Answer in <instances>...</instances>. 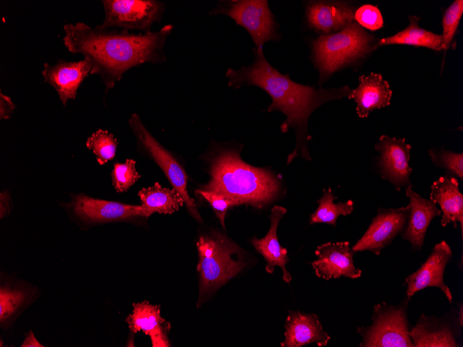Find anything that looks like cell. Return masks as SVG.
I'll return each instance as SVG.
<instances>
[{
    "instance_id": "obj_16",
    "label": "cell",
    "mask_w": 463,
    "mask_h": 347,
    "mask_svg": "<svg viewBox=\"0 0 463 347\" xmlns=\"http://www.w3.org/2000/svg\"><path fill=\"white\" fill-rule=\"evenodd\" d=\"M354 8L345 1H309L306 17L308 25L315 30L329 35L343 30L354 19Z\"/></svg>"
},
{
    "instance_id": "obj_25",
    "label": "cell",
    "mask_w": 463,
    "mask_h": 347,
    "mask_svg": "<svg viewBox=\"0 0 463 347\" xmlns=\"http://www.w3.org/2000/svg\"><path fill=\"white\" fill-rule=\"evenodd\" d=\"M131 332L140 331L146 335L159 328L166 323L161 317L160 306L150 304L148 301L133 303V311L126 319Z\"/></svg>"
},
{
    "instance_id": "obj_32",
    "label": "cell",
    "mask_w": 463,
    "mask_h": 347,
    "mask_svg": "<svg viewBox=\"0 0 463 347\" xmlns=\"http://www.w3.org/2000/svg\"><path fill=\"white\" fill-rule=\"evenodd\" d=\"M196 193L204 198L211 206L221 226L225 229V216L227 211L231 207L240 205L237 202L211 191L198 189Z\"/></svg>"
},
{
    "instance_id": "obj_27",
    "label": "cell",
    "mask_w": 463,
    "mask_h": 347,
    "mask_svg": "<svg viewBox=\"0 0 463 347\" xmlns=\"http://www.w3.org/2000/svg\"><path fill=\"white\" fill-rule=\"evenodd\" d=\"M118 141L107 130L98 129L86 141V147L96 157L100 165H104L116 155Z\"/></svg>"
},
{
    "instance_id": "obj_24",
    "label": "cell",
    "mask_w": 463,
    "mask_h": 347,
    "mask_svg": "<svg viewBox=\"0 0 463 347\" xmlns=\"http://www.w3.org/2000/svg\"><path fill=\"white\" fill-rule=\"evenodd\" d=\"M419 18L410 17V24L407 28L398 33L378 41L377 46L387 44H405L422 46L435 51L442 49V36L421 28L418 25Z\"/></svg>"
},
{
    "instance_id": "obj_6",
    "label": "cell",
    "mask_w": 463,
    "mask_h": 347,
    "mask_svg": "<svg viewBox=\"0 0 463 347\" xmlns=\"http://www.w3.org/2000/svg\"><path fill=\"white\" fill-rule=\"evenodd\" d=\"M410 299L397 305L382 302L374 305L372 323L367 327H358L362 347H414L410 335L407 308Z\"/></svg>"
},
{
    "instance_id": "obj_20",
    "label": "cell",
    "mask_w": 463,
    "mask_h": 347,
    "mask_svg": "<svg viewBox=\"0 0 463 347\" xmlns=\"http://www.w3.org/2000/svg\"><path fill=\"white\" fill-rule=\"evenodd\" d=\"M392 91L387 81L380 73H371L358 78V86L351 90L348 98L356 103V112L367 118L372 110L390 105Z\"/></svg>"
},
{
    "instance_id": "obj_35",
    "label": "cell",
    "mask_w": 463,
    "mask_h": 347,
    "mask_svg": "<svg viewBox=\"0 0 463 347\" xmlns=\"http://www.w3.org/2000/svg\"><path fill=\"white\" fill-rule=\"evenodd\" d=\"M15 106L10 97L0 93V119H9Z\"/></svg>"
},
{
    "instance_id": "obj_28",
    "label": "cell",
    "mask_w": 463,
    "mask_h": 347,
    "mask_svg": "<svg viewBox=\"0 0 463 347\" xmlns=\"http://www.w3.org/2000/svg\"><path fill=\"white\" fill-rule=\"evenodd\" d=\"M28 297L26 291L1 287L0 289V321L6 323L21 308Z\"/></svg>"
},
{
    "instance_id": "obj_4",
    "label": "cell",
    "mask_w": 463,
    "mask_h": 347,
    "mask_svg": "<svg viewBox=\"0 0 463 347\" xmlns=\"http://www.w3.org/2000/svg\"><path fill=\"white\" fill-rule=\"evenodd\" d=\"M196 246L199 260L200 292L198 306L238 274L247 265L242 250L221 233L199 237Z\"/></svg>"
},
{
    "instance_id": "obj_15",
    "label": "cell",
    "mask_w": 463,
    "mask_h": 347,
    "mask_svg": "<svg viewBox=\"0 0 463 347\" xmlns=\"http://www.w3.org/2000/svg\"><path fill=\"white\" fill-rule=\"evenodd\" d=\"M349 245V242H329L318 246L315 251L317 259L311 263L315 274L325 280L360 277L362 272L354 266V252Z\"/></svg>"
},
{
    "instance_id": "obj_19",
    "label": "cell",
    "mask_w": 463,
    "mask_h": 347,
    "mask_svg": "<svg viewBox=\"0 0 463 347\" xmlns=\"http://www.w3.org/2000/svg\"><path fill=\"white\" fill-rule=\"evenodd\" d=\"M285 328V339L281 343L282 347H301L311 343L324 346L331 339L315 314L290 312L286 320Z\"/></svg>"
},
{
    "instance_id": "obj_18",
    "label": "cell",
    "mask_w": 463,
    "mask_h": 347,
    "mask_svg": "<svg viewBox=\"0 0 463 347\" xmlns=\"http://www.w3.org/2000/svg\"><path fill=\"white\" fill-rule=\"evenodd\" d=\"M405 195L410 200V215L407 226L401 235L403 239L411 243L413 251H418L423 246L430 222L442 213L437 204L414 192L412 186L405 188Z\"/></svg>"
},
{
    "instance_id": "obj_2",
    "label": "cell",
    "mask_w": 463,
    "mask_h": 347,
    "mask_svg": "<svg viewBox=\"0 0 463 347\" xmlns=\"http://www.w3.org/2000/svg\"><path fill=\"white\" fill-rule=\"evenodd\" d=\"M253 53L254 61L250 65L227 70L228 86L235 89L256 86L267 92L272 98V104L267 111H280L286 117L280 127L281 132H287L290 127L295 132V148L288 156L287 163L298 157L311 160L308 148V143L311 140L308 130L311 114L326 102L348 97L351 89L347 86L315 89L297 83L288 73L283 74L273 67L266 60L263 51H257L254 48Z\"/></svg>"
},
{
    "instance_id": "obj_17",
    "label": "cell",
    "mask_w": 463,
    "mask_h": 347,
    "mask_svg": "<svg viewBox=\"0 0 463 347\" xmlns=\"http://www.w3.org/2000/svg\"><path fill=\"white\" fill-rule=\"evenodd\" d=\"M449 314L443 317H428L422 314L410 330L414 347H457L458 329ZM462 327V326H461Z\"/></svg>"
},
{
    "instance_id": "obj_21",
    "label": "cell",
    "mask_w": 463,
    "mask_h": 347,
    "mask_svg": "<svg viewBox=\"0 0 463 347\" xmlns=\"http://www.w3.org/2000/svg\"><path fill=\"white\" fill-rule=\"evenodd\" d=\"M430 199L440 206L442 217L441 224L452 223L455 228L459 222L463 231V195L459 190L457 179L446 175L440 177L430 186Z\"/></svg>"
},
{
    "instance_id": "obj_9",
    "label": "cell",
    "mask_w": 463,
    "mask_h": 347,
    "mask_svg": "<svg viewBox=\"0 0 463 347\" xmlns=\"http://www.w3.org/2000/svg\"><path fill=\"white\" fill-rule=\"evenodd\" d=\"M105 17L101 26L126 30L151 32L152 25L159 22L166 9L157 0H103Z\"/></svg>"
},
{
    "instance_id": "obj_7",
    "label": "cell",
    "mask_w": 463,
    "mask_h": 347,
    "mask_svg": "<svg viewBox=\"0 0 463 347\" xmlns=\"http://www.w3.org/2000/svg\"><path fill=\"white\" fill-rule=\"evenodd\" d=\"M209 14L231 17L248 32L257 51H263L267 42L281 39L279 25L267 0L221 1Z\"/></svg>"
},
{
    "instance_id": "obj_22",
    "label": "cell",
    "mask_w": 463,
    "mask_h": 347,
    "mask_svg": "<svg viewBox=\"0 0 463 347\" xmlns=\"http://www.w3.org/2000/svg\"><path fill=\"white\" fill-rule=\"evenodd\" d=\"M286 213L285 208L274 206L271 210L270 226L268 232L263 238H252L251 242L266 261V271L272 274L274 267L279 266L282 269L283 281L290 283L292 276L286 268V265L288 262V251L280 245L277 233L279 222Z\"/></svg>"
},
{
    "instance_id": "obj_26",
    "label": "cell",
    "mask_w": 463,
    "mask_h": 347,
    "mask_svg": "<svg viewBox=\"0 0 463 347\" xmlns=\"http://www.w3.org/2000/svg\"><path fill=\"white\" fill-rule=\"evenodd\" d=\"M335 199L337 197L334 196L330 188H324L322 196L317 201L319 205L317 209L310 217V224L326 223L335 226L340 215L346 216L352 213L353 201L334 204Z\"/></svg>"
},
{
    "instance_id": "obj_34",
    "label": "cell",
    "mask_w": 463,
    "mask_h": 347,
    "mask_svg": "<svg viewBox=\"0 0 463 347\" xmlns=\"http://www.w3.org/2000/svg\"><path fill=\"white\" fill-rule=\"evenodd\" d=\"M166 329V326H162L149 335L153 347L170 346Z\"/></svg>"
},
{
    "instance_id": "obj_11",
    "label": "cell",
    "mask_w": 463,
    "mask_h": 347,
    "mask_svg": "<svg viewBox=\"0 0 463 347\" xmlns=\"http://www.w3.org/2000/svg\"><path fill=\"white\" fill-rule=\"evenodd\" d=\"M375 149L380 153L377 166L381 177L398 191L402 187L412 186L410 177L412 170L409 165L411 146L405 139L382 135Z\"/></svg>"
},
{
    "instance_id": "obj_33",
    "label": "cell",
    "mask_w": 463,
    "mask_h": 347,
    "mask_svg": "<svg viewBox=\"0 0 463 347\" xmlns=\"http://www.w3.org/2000/svg\"><path fill=\"white\" fill-rule=\"evenodd\" d=\"M357 23L368 30H376L383 26L382 15L376 6L366 4L359 7L354 13Z\"/></svg>"
},
{
    "instance_id": "obj_30",
    "label": "cell",
    "mask_w": 463,
    "mask_h": 347,
    "mask_svg": "<svg viewBox=\"0 0 463 347\" xmlns=\"http://www.w3.org/2000/svg\"><path fill=\"white\" fill-rule=\"evenodd\" d=\"M135 164L136 161L132 159H126L124 163L116 162L114 164L111 176L116 192L127 191L140 178Z\"/></svg>"
},
{
    "instance_id": "obj_36",
    "label": "cell",
    "mask_w": 463,
    "mask_h": 347,
    "mask_svg": "<svg viewBox=\"0 0 463 347\" xmlns=\"http://www.w3.org/2000/svg\"><path fill=\"white\" fill-rule=\"evenodd\" d=\"M0 202V217L2 219L10 213V197L6 190L1 193Z\"/></svg>"
},
{
    "instance_id": "obj_8",
    "label": "cell",
    "mask_w": 463,
    "mask_h": 347,
    "mask_svg": "<svg viewBox=\"0 0 463 347\" xmlns=\"http://www.w3.org/2000/svg\"><path fill=\"white\" fill-rule=\"evenodd\" d=\"M139 150L152 159L163 170L166 177L186 204L188 210L199 222L202 221L195 201L187 191V176L175 158L150 133L137 114L129 119Z\"/></svg>"
},
{
    "instance_id": "obj_38",
    "label": "cell",
    "mask_w": 463,
    "mask_h": 347,
    "mask_svg": "<svg viewBox=\"0 0 463 347\" xmlns=\"http://www.w3.org/2000/svg\"><path fill=\"white\" fill-rule=\"evenodd\" d=\"M457 321L461 326L463 325V319H462V306L460 308V312H458V318Z\"/></svg>"
},
{
    "instance_id": "obj_5",
    "label": "cell",
    "mask_w": 463,
    "mask_h": 347,
    "mask_svg": "<svg viewBox=\"0 0 463 347\" xmlns=\"http://www.w3.org/2000/svg\"><path fill=\"white\" fill-rule=\"evenodd\" d=\"M376 38L357 22L343 30L322 35L312 42L314 64L319 71V84L327 80L336 71L375 49Z\"/></svg>"
},
{
    "instance_id": "obj_14",
    "label": "cell",
    "mask_w": 463,
    "mask_h": 347,
    "mask_svg": "<svg viewBox=\"0 0 463 347\" xmlns=\"http://www.w3.org/2000/svg\"><path fill=\"white\" fill-rule=\"evenodd\" d=\"M91 69V62L87 58L77 62L60 60L53 65L45 62L42 75L44 81L55 89L62 105L66 106L69 100L76 98L78 88Z\"/></svg>"
},
{
    "instance_id": "obj_10",
    "label": "cell",
    "mask_w": 463,
    "mask_h": 347,
    "mask_svg": "<svg viewBox=\"0 0 463 347\" xmlns=\"http://www.w3.org/2000/svg\"><path fill=\"white\" fill-rule=\"evenodd\" d=\"M409 215V204L397 208H379L366 232L351 250L354 253L367 250L379 255L405 229Z\"/></svg>"
},
{
    "instance_id": "obj_23",
    "label": "cell",
    "mask_w": 463,
    "mask_h": 347,
    "mask_svg": "<svg viewBox=\"0 0 463 347\" xmlns=\"http://www.w3.org/2000/svg\"><path fill=\"white\" fill-rule=\"evenodd\" d=\"M138 195L148 217L155 213L171 214L178 211L184 203L175 188H163L158 182L141 189Z\"/></svg>"
},
{
    "instance_id": "obj_37",
    "label": "cell",
    "mask_w": 463,
    "mask_h": 347,
    "mask_svg": "<svg viewBox=\"0 0 463 347\" xmlns=\"http://www.w3.org/2000/svg\"><path fill=\"white\" fill-rule=\"evenodd\" d=\"M21 347H43L44 346L41 344L35 338L33 332L30 331L25 337L24 342L22 343Z\"/></svg>"
},
{
    "instance_id": "obj_1",
    "label": "cell",
    "mask_w": 463,
    "mask_h": 347,
    "mask_svg": "<svg viewBox=\"0 0 463 347\" xmlns=\"http://www.w3.org/2000/svg\"><path fill=\"white\" fill-rule=\"evenodd\" d=\"M173 29L172 24H167L156 32L133 33L76 22L63 26V42L69 52L91 61L90 74L101 78L106 95L129 69L166 62L164 46Z\"/></svg>"
},
{
    "instance_id": "obj_13",
    "label": "cell",
    "mask_w": 463,
    "mask_h": 347,
    "mask_svg": "<svg viewBox=\"0 0 463 347\" xmlns=\"http://www.w3.org/2000/svg\"><path fill=\"white\" fill-rule=\"evenodd\" d=\"M451 258L452 251L446 241L437 244L419 269L406 277L407 297L410 299L417 292L426 287H437L452 303V294L444 282V269Z\"/></svg>"
},
{
    "instance_id": "obj_3",
    "label": "cell",
    "mask_w": 463,
    "mask_h": 347,
    "mask_svg": "<svg viewBox=\"0 0 463 347\" xmlns=\"http://www.w3.org/2000/svg\"><path fill=\"white\" fill-rule=\"evenodd\" d=\"M241 149L219 148L210 159V179L201 190L211 191L241 204L262 208L281 191L279 179L270 170L242 160Z\"/></svg>"
},
{
    "instance_id": "obj_31",
    "label": "cell",
    "mask_w": 463,
    "mask_h": 347,
    "mask_svg": "<svg viewBox=\"0 0 463 347\" xmlns=\"http://www.w3.org/2000/svg\"><path fill=\"white\" fill-rule=\"evenodd\" d=\"M432 162L446 170L448 175L463 179V154L450 150H429Z\"/></svg>"
},
{
    "instance_id": "obj_29",
    "label": "cell",
    "mask_w": 463,
    "mask_h": 347,
    "mask_svg": "<svg viewBox=\"0 0 463 347\" xmlns=\"http://www.w3.org/2000/svg\"><path fill=\"white\" fill-rule=\"evenodd\" d=\"M463 12V1H454L446 10L442 19V49L447 50L452 46L455 48L453 38L457 31Z\"/></svg>"
},
{
    "instance_id": "obj_12",
    "label": "cell",
    "mask_w": 463,
    "mask_h": 347,
    "mask_svg": "<svg viewBox=\"0 0 463 347\" xmlns=\"http://www.w3.org/2000/svg\"><path fill=\"white\" fill-rule=\"evenodd\" d=\"M67 206L78 218L88 224L148 217L141 206L95 199L84 194L73 196Z\"/></svg>"
}]
</instances>
